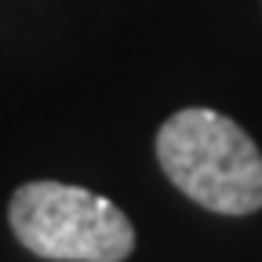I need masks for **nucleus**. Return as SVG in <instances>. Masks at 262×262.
Here are the masks:
<instances>
[{
	"label": "nucleus",
	"mask_w": 262,
	"mask_h": 262,
	"mask_svg": "<svg viewBox=\"0 0 262 262\" xmlns=\"http://www.w3.org/2000/svg\"><path fill=\"white\" fill-rule=\"evenodd\" d=\"M160 171L193 204L215 215H251L262 208V153L251 135L215 110L189 106L157 131Z\"/></svg>",
	"instance_id": "f257e3e1"
},
{
	"label": "nucleus",
	"mask_w": 262,
	"mask_h": 262,
	"mask_svg": "<svg viewBox=\"0 0 262 262\" xmlns=\"http://www.w3.org/2000/svg\"><path fill=\"white\" fill-rule=\"evenodd\" d=\"M11 233L51 262H124L135 226L106 196L70 182H26L8 204Z\"/></svg>",
	"instance_id": "f03ea898"
}]
</instances>
